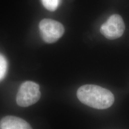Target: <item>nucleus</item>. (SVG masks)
Listing matches in <instances>:
<instances>
[{
    "mask_svg": "<svg viewBox=\"0 0 129 129\" xmlns=\"http://www.w3.org/2000/svg\"><path fill=\"white\" fill-rule=\"evenodd\" d=\"M41 37L47 43H53L62 37L64 32L63 25L57 21L50 19H44L39 23Z\"/></svg>",
    "mask_w": 129,
    "mask_h": 129,
    "instance_id": "7ed1b4c3",
    "label": "nucleus"
},
{
    "mask_svg": "<svg viewBox=\"0 0 129 129\" xmlns=\"http://www.w3.org/2000/svg\"><path fill=\"white\" fill-rule=\"evenodd\" d=\"M8 63L3 55L0 54V81L4 78L7 72Z\"/></svg>",
    "mask_w": 129,
    "mask_h": 129,
    "instance_id": "0eeeda50",
    "label": "nucleus"
},
{
    "mask_svg": "<svg viewBox=\"0 0 129 129\" xmlns=\"http://www.w3.org/2000/svg\"><path fill=\"white\" fill-rule=\"evenodd\" d=\"M125 30V25L121 16L119 14H112L106 22L101 26L100 31L106 38L115 40L122 35Z\"/></svg>",
    "mask_w": 129,
    "mask_h": 129,
    "instance_id": "20e7f679",
    "label": "nucleus"
},
{
    "mask_svg": "<svg viewBox=\"0 0 129 129\" xmlns=\"http://www.w3.org/2000/svg\"><path fill=\"white\" fill-rule=\"evenodd\" d=\"M42 4L47 10L54 12L59 7L60 0H41Z\"/></svg>",
    "mask_w": 129,
    "mask_h": 129,
    "instance_id": "423d86ee",
    "label": "nucleus"
},
{
    "mask_svg": "<svg viewBox=\"0 0 129 129\" xmlns=\"http://www.w3.org/2000/svg\"><path fill=\"white\" fill-rule=\"evenodd\" d=\"M0 129H32L25 120L15 116H6L0 121Z\"/></svg>",
    "mask_w": 129,
    "mask_h": 129,
    "instance_id": "39448f33",
    "label": "nucleus"
},
{
    "mask_svg": "<svg viewBox=\"0 0 129 129\" xmlns=\"http://www.w3.org/2000/svg\"><path fill=\"white\" fill-rule=\"evenodd\" d=\"M77 96L81 102L95 109H107L114 102V96L111 91L96 85L80 87L77 90Z\"/></svg>",
    "mask_w": 129,
    "mask_h": 129,
    "instance_id": "f257e3e1",
    "label": "nucleus"
},
{
    "mask_svg": "<svg viewBox=\"0 0 129 129\" xmlns=\"http://www.w3.org/2000/svg\"><path fill=\"white\" fill-rule=\"evenodd\" d=\"M41 97L40 86L33 81L24 82L21 84L16 96V102L19 106L27 107L37 102Z\"/></svg>",
    "mask_w": 129,
    "mask_h": 129,
    "instance_id": "f03ea898",
    "label": "nucleus"
}]
</instances>
